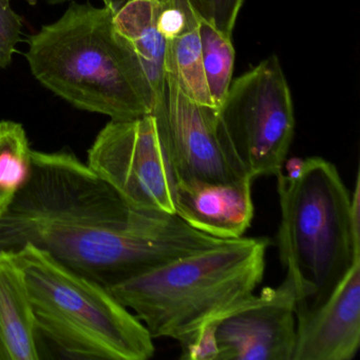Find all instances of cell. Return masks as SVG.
I'll use <instances>...</instances> for the list:
<instances>
[{"label": "cell", "instance_id": "obj_1", "mask_svg": "<svg viewBox=\"0 0 360 360\" xmlns=\"http://www.w3.org/2000/svg\"><path fill=\"white\" fill-rule=\"evenodd\" d=\"M225 241L131 207L68 151L33 150L30 180L0 217V252L30 244L106 288Z\"/></svg>", "mask_w": 360, "mask_h": 360}, {"label": "cell", "instance_id": "obj_2", "mask_svg": "<svg viewBox=\"0 0 360 360\" xmlns=\"http://www.w3.org/2000/svg\"><path fill=\"white\" fill-rule=\"evenodd\" d=\"M28 46L33 77L75 108L117 121L153 112L155 89L108 8L73 0L60 20L30 37Z\"/></svg>", "mask_w": 360, "mask_h": 360}, {"label": "cell", "instance_id": "obj_3", "mask_svg": "<svg viewBox=\"0 0 360 360\" xmlns=\"http://www.w3.org/2000/svg\"><path fill=\"white\" fill-rule=\"evenodd\" d=\"M277 176L278 246L296 295V316L317 309L360 259V227L336 166L320 157L284 162Z\"/></svg>", "mask_w": 360, "mask_h": 360}, {"label": "cell", "instance_id": "obj_4", "mask_svg": "<svg viewBox=\"0 0 360 360\" xmlns=\"http://www.w3.org/2000/svg\"><path fill=\"white\" fill-rule=\"evenodd\" d=\"M267 238L227 240L107 288L153 339L184 342L252 295L264 275Z\"/></svg>", "mask_w": 360, "mask_h": 360}, {"label": "cell", "instance_id": "obj_5", "mask_svg": "<svg viewBox=\"0 0 360 360\" xmlns=\"http://www.w3.org/2000/svg\"><path fill=\"white\" fill-rule=\"evenodd\" d=\"M24 271L37 332L66 357L147 360L153 338L106 288L33 245L14 252Z\"/></svg>", "mask_w": 360, "mask_h": 360}, {"label": "cell", "instance_id": "obj_6", "mask_svg": "<svg viewBox=\"0 0 360 360\" xmlns=\"http://www.w3.org/2000/svg\"><path fill=\"white\" fill-rule=\"evenodd\" d=\"M217 110L248 176H276L295 134L292 94L278 56L235 79Z\"/></svg>", "mask_w": 360, "mask_h": 360}, {"label": "cell", "instance_id": "obj_7", "mask_svg": "<svg viewBox=\"0 0 360 360\" xmlns=\"http://www.w3.org/2000/svg\"><path fill=\"white\" fill-rule=\"evenodd\" d=\"M87 165L131 207L174 214L176 176L153 115L111 120L90 147Z\"/></svg>", "mask_w": 360, "mask_h": 360}, {"label": "cell", "instance_id": "obj_8", "mask_svg": "<svg viewBox=\"0 0 360 360\" xmlns=\"http://www.w3.org/2000/svg\"><path fill=\"white\" fill-rule=\"evenodd\" d=\"M151 115L167 147L176 181L227 183L250 176L218 110L187 96L169 69Z\"/></svg>", "mask_w": 360, "mask_h": 360}, {"label": "cell", "instance_id": "obj_9", "mask_svg": "<svg viewBox=\"0 0 360 360\" xmlns=\"http://www.w3.org/2000/svg\"><path fill=\"white\" fill-rule=\"evenodd\" d=\"M296 333V295L285 277L277 288L252 292L225 309L195 334L212 341L214 360H292Z\"/></svg>", "mask_w": 360, "mask_h": 360}, {"label": "cell", "instance_id": "obj_10", "mask_svg": "<svg viewBox=\"0 0 360 360\" xmlns=\"http://www.w3.org/2000/svg\"><path fill=\"white\" fill-rule=\"evenodd\" d=\"M360 345V259L317 309L297 319L292 360H352Z\"/></svg>", "mask_w": 360, "mask_h": 360}, {"label": "cell", "instance_id": "obj_11", "mask_svg": "<svg viewBox=\"0 0 360 360\" xmlns=\"http://www.w3.org/2000/svg\"><path fill=\"white\" fill-rule=\"evenodd\" d=\"M252 182L250 176L227 183L176 181L174 214L217 239H240L254 218Z\"/></svg>", "mask_w": 360, "mask_h": 360}, {"label": "cell", "instance_id": "obj_12", "mask_svg": "<svg viewBox=\"0 0 360 360\" xmlns=\"http://www.w3.org/2000/svg\"><path fill=\"white\" fill-rule=\"evenodd\" d=\"M41 358L24 271L14 252H0V360Z\"/></svg>", "mask_w": 360, "mask_h": 360}, {"label": "cell", "instance_id": "obj_13", "mask_svg": "<svg viewBox=\"0 0 360 360\" xmlns=\"http://www.w3.org/2000/svg\"><path fill=\"white\" fill-rule=\"evenodd\" d=\"M33 150L22 124L0 122V217L30 180Z\"/></svg>", "mask_w": 360, "mask_h": 360}, {"label": "cell", "instance_id": "obj_14", "mask_svg": "<svg viewBox=\"0 0 360 360\" xmlns=\"http://www.w3.org/2000/svg\"><path fill=\"white\" fill-rule=\"evenodd\" d=\"M199 35L206 84L214 108L219 109L233 83L235 49L231 39L207 22H199Z\"/></svg>", "mask_w": 360, "mask_h": 360}, {"label": "cell", "instance_id": "obj_15", "mask_svg": "<svg viewBox=\"0 0 360 360\" xmlns=\"http://www.w3.org/2000/svg\"><path fill=\"white\" fill-rule=\"evenodd\" d=\"M199 22H207L231 39L244 0H188Z\"/></svg>", "mask_w": 360, "mask_h": 360}, {"label": "cell", "instance_id": "obj_16", "mask_svg": "<svg viewBox=\"0 0 360 360\" xmlns=\"http://www.w3.org/2000/svg\"><path fill=\"white\" fill-rule=\"evenodd\" d=\"M22 35V18L14 11L11 0H0V69L11 64Z\"/></svg>", "mask_w": 360, "mask_h": 360}, {"label": "cell", "instance_id": "obj_17", "mask_svg": "<svg viewBox=\"0 0 360 360\" xmlns=\"http://www.w3.org/2000/svg\"><path fill=\"white\" fill-rule=\"evenodd\" d=\"M47 4H50V5H58V4H64L67 3V1H73V0H44ZM105 1V0H103Z\"/></svg>", "mask_w": 360, "mask_h": 360}, {"label": "cell", "instance_id": "obj_18", "mask_svg": "<svg viewBox=\"0 0 360 360\" xmlns=\"http://www.w3.org/2000/svg\"><path fill=\"white\" fill-rule=\"evenodd\" d=\"M27 3L29 4V5H31V6H35L37 5V0H27Z\"/></svg>", "mask_w": 360, "mask_h": 360}]
</instances>
